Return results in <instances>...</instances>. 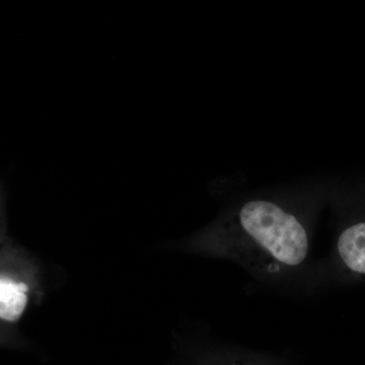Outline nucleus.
I'll list each match as a JSON object with an SVG mask.
<instances>
[{
    "instance_id": "nucleus-1",
    "label": "nucleus",
    "mask_w": 365,
    "mask_h": 365,
    "mask_svg": "<svg viewBox=\"0 0 365 365\" xmlns=\"http://www.w3.org/2000/svg\"><path fill=\"white\" fill-rule=\"evenodd\" d=\"M218 234L228 253L249 267L272 271L297 267L309 254L304 225L270 201L244 204L222 223Z\"/></svg>"
},
{
    "instance_id": "nucleus-2",
    "label": "nucleus",
    "mask_w": 365,
    "mask_h": 365,
    "mask_svg": "<svg viewBox=\"0 0 365 365\" xmlns=\"http://www.w3.org/2000/svg\"><path fill=\"white\" fill-rule=\"evenodd\" d=\"M337 252L347 270L365 276V216L343 230L338 239Z\"/></svg>"
},
{
    "instance_id": "nucleus-3",
    "label": "nucleus",
    "mask_w": 365,
    "mask_h": 365,
    "mask_svg": "<svg viewBox=\"0 0 365 365\" xmlns=\"http://www.w3.org/2000/svg\"><path fill=\"white\" fill-rule=\"evenodd\" d=\"M30 288L25 282H18L1 276L0 278V318L2 321H18L23 316L28 304V292Z\"/></svg>"
}]
</instances>
